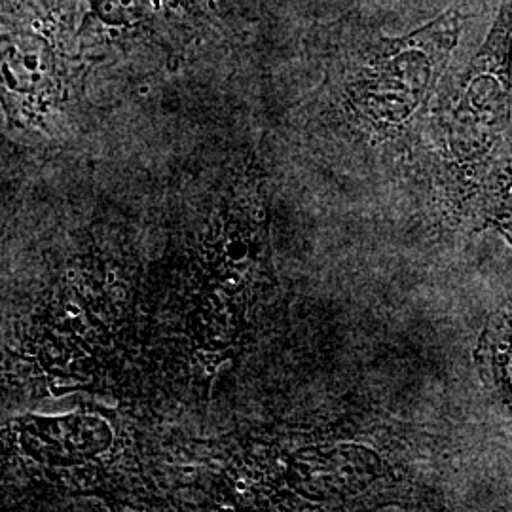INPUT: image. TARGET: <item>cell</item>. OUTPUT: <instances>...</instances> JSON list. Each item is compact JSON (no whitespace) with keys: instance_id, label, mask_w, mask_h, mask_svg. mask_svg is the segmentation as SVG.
<instances>
[{"instance_id":"cell-3","label":"cell","mask_w":512,"mask_h":512,"mask_svg":"<svg viewBox=\"0 0 512 512\" xmlns=\"http://www.w3.org/2000/svg\"><path fill=\"white\" fill-rule=\"evenodd\" d=\"M512 55V0H503L501 12L495 19L492 33L484 48L473 61L475 71H495L503 76L509 74V59Z\"/></svg>"},{"instance_id":"cell-2","label":"cell","mask_w":512,"mask_h":512,"mask_svg":"<svg viewBox=\"0 0 512 512\" xmlns=\"http://www.w3.org/2000/svg\"><path fill=\"white\" fill-rule=\"evenodd\" d=\"M230 0H88L78 40L86 50L177 48L220 25Z\"/></svg>"},{"instance_id":"cell-1","label":"cell","mask_w":512,"mask_h":512,"mask_svg":"<svg viewBox=\"0 0 512 512\" xmlns=\"http://www.w3.org/2000/svg\"><path fill=\"white\" fill-rule=\"evenodd\" d=\"M78 55L73 0H2L4 95L19 109L54 103Z\"/></svg>"}]
</instances>
